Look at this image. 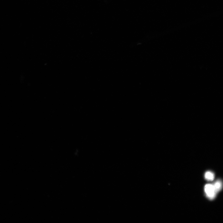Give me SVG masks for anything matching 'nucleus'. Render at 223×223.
I'll use <instances>...</instances> for the list:
<instances>
[{
	"instance_id": "2",
	"label": "nucleus",
	"mask_w": 223,
	"mask_h": 223,
	"mask_svg": "<svg viewBox=\"0 0 223 223\" xmlns=\"http://www.w3.org/2000/svg\"><path fill=\"white\" fill-rule=\"evenodd\" d=\"M216 193L220 191L222 188V183L220 180H217L213 185Z\"/></svg>"
},
{
	"instance_id": "1",
	"label": "nucleus",
	"mask_w": 223,
	"mask_h": 223,
	"mask_svg": "<svg viewBox=\"0 0 223 223\" xmlns=\"http://www.w3.org/2000/svg\"><path fill=\"white\" fill-rule=\"evenodd\" d=\"M204 191L206 195L208 198L212 200L215 198L217 193L215 192L213 185L206 184L204 187Z\"/></svg>"
},
{
	"instance_id": "3",
	"label": "nucleus",
	"mask_w": 223,
	"mask_h": 223,
	"mask_svg": "<svg viewBox=\"0 0 223 223\" xmlns=\"http://www.w3.org/2000/svg\"><path fill=\"white\" fill-rule=\"evenodd\" d=\"M204 177L206 180L208 181H212L214 178V175L210 171L206 172L205 174Z\"/></svg>"
}]
</instances>
